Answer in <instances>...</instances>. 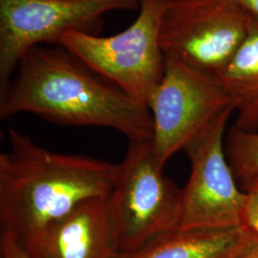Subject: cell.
<instances>
[{"mask_svg":"<svg viewBox=\"0 0 258 258\" xmlns=\"http://www.w3.org/2000/svg\"><path fill=\"white\" fill-rule=\"evenodd\" d=\"M237 258H258V237L249 248Z\"/></svg>","mask_w":258,"mask_h":258,"instance_id":"16","label":"cell"},{"mask_svg":"<svg viewBox=\"0 0 258 258\" xmlns=\"http://www.w3.org/2000/svg\"><path fill=\"white\" fill-rule=\"evenodd\" d=\"M240 186L247 196L244 226L258 234V171Z\"/></svg>","mask_w":258,"mask_h":258,"instance_id":"13","label":"cell"},{"mask_svg":"<svg viewBox=\"0 0 258 258\" xmlns=\"http://www.w3.org/2000/svg\"><path fill=\"white\" fill-rule=\"evenodd\" d=\"M246 226L225 230L170 231L130 252L112 258H237L256 240Z\"/></svg>","mask_w":258,"mask_h":258,"instance_id":"10","label":"cell"},{"mask_svg":"<svg viewBox=\"0 0 258 258\" xmlns=\"http://www.w3.org/2000/svg\"><path fill=\"white\" fill-rule=\"evenodd\" d=\"M182 192L157 162L152 138L128 141L107 208L115 249L130 252L179 228Z\"/></svg>","mask_w":258,"mask_h":258,"instance_id":"3","label":"cell"},{"mask_svg":"<svg viewBox=\"0 0 258 258\" xmlns=\"http://www.w3.org/2000/svg\"><path fill=\"white\" fill-rule=\"evenodd\" d=\"M250 21L234 0H169L160 45L166 57L217 77L247 37Z\"/></svg>","mask_w":258,"mask_h":258,"instance_id":"7","label":"cell"},{"mask_svg":"<svg viewBox=\"0 0 258 258\" xmlns=\"http://www.w3.org/2000/svg\"><path fill=\"white\" fill-rule=\"evenodd\" d=\"M10 148L0 154V226L38 258L47 230L77 205L108 197L120 164L56 153L10 129Z\"/></svg>","mask_w":258,"mask_h":258,"instance_id":"2","label":"cell"},{"mask_svg":"<svg viewBox=\"0 0 258 258\" xmlns=\"http://www.w3.org/2000/svg\"><path fill=\"white\" fill-rule=\"evenodd\" d=\"M31 113L64 125L115 129L128 141L152 138L147 105L96 73L64 47H34L0 92V118Z\"/></svg>","mask_w":258,"mask_h":258,"instance_id":"1","label":"cell"},{"mask_svg":"<svg viewBox=\"0 0 258 258\" xmlns=\"http://www.w3.org/2000/svg\"><path fill=\"white\" fill-rule=\"evenodd\" d=\"M107 197L77 205L47 230L38 258H112L116 253Z\"/></svg>","mask_w":258,"mask_h":258,"instance_id":"9","label":"cell"},{"mask_svg":"<svg viewBox=\"0 0 258 258\" xmlns=\"http://www.w3.org/2000/svg\"><path fill=\"white\" fill-rule=\"evenodd\" d=\"M251 18L258 19V0H234Z\"/></svg>","mask_w":258,"mask_h":258,"instance_id":"15","label":"cell"},{"mask_svg":"<svg viewBox=\"0 0 258 258\" xmlns=\"http://www.w3.org/2000/svg\"><path fill=\"white\" fill-rule=\"evenodd\" d=\"M0 253L1 258H34L19 244L16 236L9 231H1Z\"/></svg>","mask_w":258,"mask_h":258,"instance_id":"14","label":"cell"},{"mask_svg":"<svg viewBox=\"0 0 258 258\" xmlns=\"http://www.w3.org/2000/svg\"><path fill=\"white\" fill-rule=\"evenodd\" d=\"M137 9L140 0H0V92L32 48L69 32L98 36L107 13Z\"/></svg>","mask_w":258,"mask_h":258,"instance_id":"6","label":"cell"},{"mask_svg":"<svg viewBox=\"0 0 258 258\" xmlns=\"http://www.w3.org/2000/svg\"><path fill=\"white\" fill-rule=\"evenodd\" d=\"M229 119L185 150L191 170L182 192L178 230H225L244 226L247 196L225 152Z\"/></svg>","mask_w":258,"mask_h":258,"instance_id":"8","label":"cell"},{"mask_svg":"<svg viewBox=\"0 0 258 258\" xmlns=\"http://www.w3.org/2000/svg\"><path fill=\"white\" fill-rule=\"evenodd\" d=\"M225 152L241 185L258 171V131L246 132L233 125L225 136Z\"/></svg>","mask_w":258,"mask_h":258,"instance_id":"12","label":"cell"},{"mask_svg":"<svg viewBox=\"0 0 258 258\" xmlns=\"http://www.w3.org/2000/svg\"><path fill=\"white\" fill-rule=\"evenodd\" d=\"M148 108L153 148L162 168L234 112L231 96L217 77L166 56L164 77Z\"/></svg>","mask_w":258,"mask_h":258,"instance_id":"4","label":"cell"},{"mask_svg":"<svg viewBox=\"0 0 258 258\" xmlns=\"http://www.w3.org/2000/svg\"><path fill=\"white\" fill-rule=\"evenodd\" d=\"M168 1L140 0L137 19L117 35L102 37L69 32L58 45L148 107L164 77L165 55L159 37Z\"/></svg>","mask_w":258,"mask_h":258,"instance_id":"5","label":"cell"},{"mask_svg":"<svg viewBox=\"0 0 258 258\" xmlns=\"http://www.w3.org/2000/svg\"><path fill=\"white\" fill-rule=\"evenodd\" d=\"M217 78L231 96L237 116L234 126L257 132L258 19L251 18L247 37Z\"/></svg>","mask_w":258,"mask_h":258,"instance_id":"11","label":"cell"}]
</instances>
